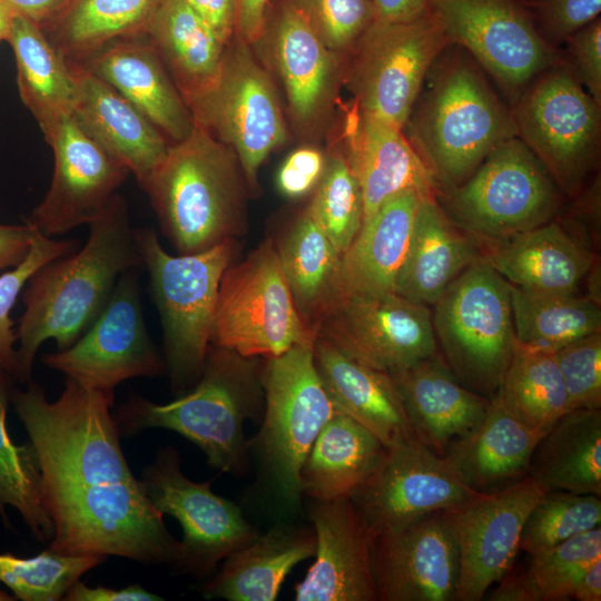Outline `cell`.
<instances>
[{
	"label": "cell",
	"mask_w": 601,
	"mask_h": 601,
	"mask_svg": "<svg viewBox=\"0 0 601 601\" xmlns=\"http://www.w3.org/2000/svg\"><path fill=\"white\" fill-rule=\"evenodd\" d=\"M114 393L66 377L48 401L33 382L14 387L11 403L33 446L53 523L49 548L70 555H116L174 565L179 541L150 503L120 446Z\"/></svg>",
	"instance_id": "obj_1"
},
{
	"label": "cell",
	"mask_w": 601,
	"mask_h": 601,
	"mask_svg": "<svg viewBox=\"0 0 601 601\" xmlns=\"http://www.w3.org/2000/svg\"><path fill=\"white\" fill-rule=\"evenodd\" d=\"M88 226L85 246L43 264L21 293L16 383L31 381L43 342L53 339L59 351L71 346L102 312L119 277L142 266L136 228L119 194Z\"/></svg>",
	"instance_id": "obj_2"
},
{
	"label": "cell",
	"mask_w": 601,
	"mask_h": 601,
	"mask_svg": "<svg viewBox=\"0 0 601 601\" xmlns=\"http://www.w3.org/2000/svg\"><path fill=\"white\" fill-rule=\"evenodd\" d=\"M263 398L255 357L210 345L191 391L166 404L134 394L118 407L114 418L120 437L147 428L171 430L198 446L214 469L240 474L249 452L244 423L260 418Z\"/></svg>",
	"instance_id": "obj_3"
},
{
	"label": "cell",
	"mask_w": 601,
	"mask_h": 601,
	"mask_svg": "<svg viewBox=\"0 0 601 601\" xmlns=\"http://www.w3.org/2000/svg\"><path fill=\"white\" fill-rule=\"evenodd\" d=\"M431 76L406 126L439 195L463 184L495 147L519 135L513 114L472 60L452 57Z\"/></svg>",
	"instance_id": "obj_4"
},
{
	"label": "cell",
	"mask_w": 601,
	"mask_h": 601,
	"mask_svg": "<svg viewBox=\"0 0 601 601\" xmlns=\"http://www.w3.org/2000/svg\"><path fill=\"white\" fill-rule=\"evenodd\" d=\"M240 166L235 152L195 125L142 187L178 254L234 239L242 227Z\"/></svg>",
	"instance_id": "obj_5"
},
{
	"label": "cell",
	"mask_w": 601,
	"mask_h": 601,
	"mask_svg": "<svg viewBox=\"0 0 601 601\" xmlns=\"http://www.w3.org/2000/svg\"><path fill=\"white\" fill-rule=\"evenodd\" d=\"M139 252L148 270L159 311L165 367L179 395L194 386L210 347L221 277L234 255V239L194 254L170 255L152 228H136Z\"/></svg>",
	"instance_id": "obj_6"
},
{
	"label": "cell",
	"mask_w": 601,
	"mask_h": 601,
	"mask_svg": "<svg viewBox=\"0 0 601 601\" xmlns=\"http://www.w3.org/2000/svg\"><path fill=\"white\" fill-rule=\"evenodd\" d=\"M314 342L268 358L262 373L263 421L248 441L268 494L287 514L300 506V469L322 427L336 412L315 367Z\"/></svg>",
	"instance_id": "obj_7"
},
{
	"label": "cell",
	"mask_w": 601,
	"mask_h": 601,
	"mask_svg": "<svg viewBox=\"0 0 601 601\" xmlns=\"http://www.w3.org/2000/svg\"><path fill=\"white\" fill-rule=\"evenodd\" d=\"M442 358L467 388L494 397L516 348L510 284L482 259L432 305Z\"/></svg>",
	"instance_id": "obj_8"
},
{
	"label": "cell",
	"mask_w": 601,
	"mask_h": 601,
	"mask_svg": "<svg viewBox=\"0 0 601 601\" xmlns=\"http://www.w3.org/2000/svg\"><path fill=\"white\" fill-rule=\"evenodd\" d=\"M436 200L453 223L482 244L546 224L560 206L555 183L520 137L495 147L463 184Z\"/></svg>",
	"instance_id": "obj_9"
},
{
	"label": "cell",
	"mask_w": 601,
	"mask_h": 601,
	"mask_svg": "<svg viewBox=\"0 0 601 601\" xmlns=\"http://www.w3.org/2000/svg\"><path fill=\"white\" fill-rule=\"evenodd\" d=\"M186 105L196 126L235 152L255 188L262 164L286 141L287 128L272 77L252 46L235 33L215 80Z\"/></svg>",
	"instance_id": "obj_10"
},
{
	"label": "cell",
	"mask_w": 601,
	"mask_h": 601,
	"mask_svg": "<svg viewBox=\"0 0 601 601\" xmlns=\"http://www.w3.org/2000/svg\"><path fill=\"white\" fill-rule=\"evenodd\" d=\"M283 273L277 249L266 240L220 280L210 345L244 357H276L314 341Z\"/></svg>",
	"instance_id": "obj_11"
},
{
	"label": "cell",
	"mask_w": 601,
	"mask_h": 601,
	"mask_svg": "<svg viewBox=\"0 0 601 601\" xmlns=\"http://www.w3.org/2000/svg\"><path fill=\"white\" fill-rule=\"evenodd\" d=\"M447 45L430 9L411 21L374 20L351 50L343 81L361 111L403 130L431 68Z\"/></svg>",
	"instance_id": "obj_12"
},
{
	"label": "cell",
	"mask_w": 601,
	"mask_h": 601,
	"mask_svg": "<svg viewBox=\"0 0 601 601\" xmlns=\"http://www.w3.org/2000/svg\"><path fill=\"white\" fill-rule=\"evenodd\" d=\"M518 135L556 186L574 194L595 160L600 106L566 68L551 67L518 96Z\"/></svg>",
	"instance_id": "obj_13"
},
{
	"label": "cell",
	"mask_w": 601,
	"mask_h": 601,
	"mask_svg": "<svg viewBox=\"0 0 601 601\" xmlns=\"http://www.w3.org/2000/svg\"><path fill=\"white\" fill-rule=\"evenodd\" d=\"M141 481L152 506L175 518L183 529L173 565L183 573L213 575L220 561L259 534L238 505L213 492V480L195 482L183 474L173 446L157 452Z\"/></svg>",
	"instance_id": "obj_14"
},
{
	"label": "cell",
	"mask_w": 601,
	"mask_h": 601,
	"mask_svg": "<svg viewBox=\"0 0 601 601\" xmlns=\"http://www.w3.org/2000/svg\"><path fill=\"white\" fill-rule=\"evenodd\" d=\"M477 493L410 430L386 446L375 471L349 499L375 536L453 509Z\"/></svg>",
	"instance_id": "obj_15"
},
{
	"label": "cell",
	"mask_w": 601,
	"mask_h": 601,
	"mask_svg": "<svg viewBox=\"0 0 601 601\" xmlns=\"http://www.w3.org/2000/svg\"><path fill=\"white\" fill-rule=\"evenodd\" d=\"M138 269L119 277L102 312L71 346L42 355L47 367L109 393L126 380L164 372L144 321Z\"/></svg>",
	"instance_id": "obj_16"
},
{
	"label": "cell",
	"mask_w": 601,
	"mask_h": 601,
	"mask_svg": "<svg viewBox=\"0 0 601 601\" xmlns=\"http://www.w3.org/2000/svg\"><path fill=\"white\" fill-rule=\"evenodd\" d=\"M449 43L466 49L503 89L518 96L555 56L516 0H430Z\"/></svg>",
	"instance_id": "obj_17"
},
{
	"label": "cell",
	"mask_w": 601,
	"mask_h": 601,
	"mask_svg": "<svg viewBox=\"0 0 601 601\" xmlns=\"http://www.w3.org/2000/svg\"><path fill=\"white\" fill-rule=\"evenodd\" d=\"M545 491L525 475L443 511L456 543L455 601H480L514 565L525 519Z\"/></svg>",
	"instance_id": "obj_18"
},
{
	"label": "cell",
	"mask_w": 601,
	"mask_h": 601,
	"mask_svg": "<svg viewBox=\"0 0 601 601\" xmlns=\"http://www.w3.org/2000/svg\"><path fill=\"white\" fill-rule=\"evenodd\" d=\"M317 335L390 374L437 354L428 305L396 293L343 298L318 324Z\"/></svg>",
	"instance_id": "obj_19"
},
{
	"label": "cell",
	"mask_w": 601,
	"mask_h": 601,
	"mask_svg": "<svg viewBox=\"0 0 601 601\" xmlns=\"http://www.w3.org/2000/svg\"><path fill=\"white\" fill-rule=\"evenodd\" d=\"M53 151L51 185L28 224L55 237L89 225L106 208L130 174L75 120L62 115L45 135Z\"/></svg>",
	"instance_id": "obj_20"
},
{
	"label": "cell",
	"mask_w": 601,
	"mask_h": 601,
	"mask_svg": "<svg viewBox=\"0 0 601 601\" xmlns=\"http://www.w3.org/2000/svg\"><path fill=\"white\" fill-rule=\"evenodd\" d=\"M252 46L279 79L295 128L306 135L318 131L343 82L344 56L322 42L293 0L280 4Z\"/></svg>",
	"instance_id": "obj_21"
},
{
	"label": "cell",
	"mask_w": 601,
	"mask_h": 601,
	"mask_svg": "<svg viewBox=\"0 0 601 601\" xmlns=\"http://www.w3.org/2000/svg\"><path fill=\"white\" fill-rule=\"evenodd\" d=\"M372 569L378 601H455L460 559L443 511L375 535Z\"/></svg>",
	"instance_id": "obj_22"
},
{
	"label": "cell",
	"mask_w": 601,
	"mask_h": 601,
	"mask_svg": "<svg viewBox=\"0 0 601 601\" xmlns=\"http://www.w3.org/2000/svg\"><path fill=\"white\" fill-rule=\"evenodd\" d=\"M315 561L295 585L296 601H378L372 569L374 535L349 497L313 501Z\"/></svg>",
	"instance_id": "obj_23"
},
{
	"label": "cell",
	"mask_w": 601,
	"mask_h": 601,
	"mask_svg": "<svg viewBox=\"0 0 601 601\" xmlns=\"http://www.w3.org/2000/svg\"><path fill=\"white\" fill-rule=\"evenodd\" d=\"M68 65L76 85L72 117L142 188L171 142L114 87L80 65Z\"/></svg>",
	"instance_id": "obj_24"
},
{
	"label": "cell",
	"mask_w": 601,
	"mask_h": 601,
	"mask_svg": "<svg viewBox=\"0 0 601 601\" xmlns=\"http://www.w3.org/2000/svg\"><path fill=\"white\" fill-rule=\"evenodd\" d=\"M345 157L363 198V221L391 198L415 191L436 197L426 165L403 130L361 111L356 106L345 125Z\"/></svg>",
	"instance_id": "obj_25"
},
{
	"label": "cell",
	"mask_w": 601,
	"mask_h": 601,
	"mask_svg": "<svg viewBox=\"0 0 601 601\" xmlns=\"http://www.w3.org/2000/svg\"><path fill=\"white\" fill-rule=\"evenodd\" d=\"M132 104L171 144L186 139L191 114L156 50L145 36L109 42L81 61Z\"/></svg>",
	"instance_id": "obj_26"
},
{
	"label": "cell",
	"mask_w": 601,
	"mask_h": 601,
	"mask_svg": "<svg viewBox=\"0 0 601 601\" xmlns=\"http://www.w3.org/2000/svg\"><path fill=\"white\" fill-rule=\"evenodd\" d=\"M391 376L414 433L441 456L477 426L491 402L465 387L439 353Z\"/></svg>",
	"instance_id": "obj_27"
},
{
	"label": "cell",
	"mask_w": 601,
	"mask_h": 601,
	"mask_svg": "<svg viewBox=\"0 0 601 601\" xmlns=\"http://www.w3.org/2000/svg\"><path fill=\"white\" fill-rule=\"evenodd\" d=\"M482 245L484 263L511 285L534 293L577 294L595 259L583 243L552 220Z\"/></svg>",
	"instance_id": "obj_28"
},
{
	"label": "cell",
	"mask_w": 601,
	"mask_h": 601,
	"mask_svg": "<svg viewBox=\"0 0 601 601\" xmlns=\"http://www.w3.org/2000/svg\"><path fill=\"white\" fill-rule=\"evenodd\" d=\"M482 255V243L453 223L436 197H423L394 293L433 305Z\"/></svg>",
	"instance_id": "obj_29"
},
{
	"label": "cell",
	"mask_w": 601,
	"mask_h": 601,
	"mask_svg": "<svg viewBox=\"0 0 601 601\" xmlns=\"http://www.w3.org/2000/svg\"><path fill=\"white\" fill-rule=\"evenodd\" d=\"M314 363L335 410L368 428L385 446L413 430L390 373L358 362L318 335Z\"/></svg>",
	"instance_id": "obj_30"
},
{
	"label": "cell",
	"mask_w": 601,
	"mask_h": 601,
	"mask_svg": "<svg viewBox=\"0 0 601 601\" xmlns=\"http://www.w3.org/2000/svg\"><path fill=\"white\" fill-rule=\"evenodd\" d=\"M313 526L278 523L229 554L204 585L208 599L276 600L283 582L299 562L314 556Z\"/></svg>",
	"instance_id": "obj_31"
},
{
	"label": "cell",
	"mask_w": 601,
	"mask_h": 601,
	"mask_svg": "<svg viewBox=\"0 0 601 601\" xmlns=\"http://www.w3.org/2000/svg\"><path fill=\"white\" fill-rule=\"evenodd\" d=\"M421 198L423 196L415 191L400 194L362 224L342 255V299L394 293Z\"/></svg>",
	"instance_id": "obj_32"
},
{
	"label": "cell",
	"mask_w": 601,
	"mask_h": 601,
	"mask_svg": "<svg viewBox=\"0 0 601 601\" xmlns=\"http://www.w3.org/2000/svg\"><path fill=\"white\" fill-rule=\"evenodd\" d=\"M544 434L514 417L496 394L477 426L453 441L443 457L467 486L484 492L525 476Z\"/></svg>",
	"instance_id": "obj_33"
},
{
	"label": "cell",
	"mask_w": 601,
	"mask_h": 601,
	"mask_svg": "<svg viewBox=\"0 0 601 601\" xmlns=\"http://www.w3.org/2000/svg\"><path fill=\"white\" fill-rule=\"evenodd\" d=\"M385 451L374 433L336 411L322 427L300 469L303 494L324 502L351 497L375 471Z\"/></svg>",
	"instance_id": "obj_34"
},
{
	"label": "cell",
	"mask_w": 601,
	"mask_h": 601,
	"mask_svg": "<svg viewBox=\"0 0 601 601\" xmlns=\"http://www.w3.org/2000/svg\"><path fill=\"white\" fill-rule=\"evenodd\" d=\"M526 475L544 491L601 496V410L560 417L538 443Z\"/></svg>",
	"instance_id": "obj_35"
},
{
	"label": "cell",
	"mask_w": 601,
	"mask_h": 601,
	"mask_svg": "<svg viewBox=\"0 0 601 601\" xmlns=\"http://www.w3.org/2000/svg\"><path fill=\"white\" fill-rule=\"evenodd\" d=\"M145 36L185 102L217 77L226 45L185 0H162Z\"/></svg>",
	"instance_id": "obj_36"
},
{
	"label": "cell",
	"mask_w": 601,
	"mask_h": 601,
	"mask_svg": "<svg viewBox=\"0 0 601 601\" xmlns=\"http://www.w3.org/2000/svg\"><path fill=\"white\" fill-rule=\"evenodd\" d=\"M276 249L295 305L305 324L317 332L322 319L342 300V256L307 210Z\"/></svg>",
	"instance_id": "obj_37"
},
{
	"label": "cell",
	"mask_w": 601,
	"mask_h": 601,
	"mask_svg": "<svg viewBox=\"0 0 601 601\" xmlns=\"http://www.w3.org/2000/svg\"><path fill=\"white\" fill-rule=\"evenodd\" d=\"M8 42L16 57L20 98L45 136L62 115L72 111L71 68L40 26L23 16H14Z\"/></svg>",
	"instance_id": "obj_38"
},
{
	"label": "cell",
	"mask_w": 601,
	"mask_h": 601,
	"mask_svg": "<svg viewBox=\"0 0 601 601\" xmlns=\"http://www.w3.org/2000/svg\"><path fill=\"white\" fill-rule=\"evenodd\" d=\"M162 0H72L40 27L67 62L115 40L142 37Z\"/></svg>",
	"instance_id": "obj_39"
},
{
	"label": "cell",
	"mask_w": 601,
	"mask_h": 601,
	"mask_svg": "<svg viewBox=\"0 0 601 601\" xmlns=\"http://www.w3.org/2000/svg\"><path fill=\"white\" fill-rule=\"evenodd\" d=\"M510 295L518 347L555 352L601 332L600 305L587 296L534 293L511 284Z\"/></svg>",
	"instance_id": "obj_40"
},
{
	"label": "cell",
	"mask_w": 601,
	"mask_h": 601,
	"mask_svg": "<svg viewBox=\"0 0 601 601\" xmlns=\"http://www.w3.org/2000/svg\"><path fill=\"white\" fill-rule=\"evenodd\" d=\"M14 383L13 377L0 368V516L9 526L6 510L16 509L37 541L50 542L53 523L45 504L35 449L30 443L14 444L7 427Z\"/></svg>",
	"instance_id": "obj_41"
},
{
	"label": "cell",
	"mask_w": 601,
	"mask_h": 601,
	"mask_svg": "<svg viewBox=\"0 0 601 601\" xmlns=\"http://www.w3.org/2000/svg\"><path fill=\"white\" fill-rule=\"evenodd\" d=\"M497 396L514 417L538 432L546 433L569 412L554 352L516 346Z\"/></svg>",
	"instance_id": "obj_42"
},
{
	"label": "cell",
	"mask_w": 601,
	"mask_h": 601,
	"mask_svg": "<svg viewBox=\"0 0 601 601\" xmlns=\"http://www.w3.org/2000/svg\"><path fill=\"white\" fill-rule=\"evenodd\" d=\"M105 555H70L52 549L31 558L0 553V582L22 601H59Z\"/></svg>",
	"instance_id": "obj_43"
},
{
	"label": "cell",
	"mask_w": 601,
	"mask_h": 601,
	"mask_svg": "<svg viewBox=\"0 0 601 601\" xmlns=\"http://www.w3.org/2000/svg\"><path fill=\"white\" fill-rule=\"evenodd\" d=\"M306 210L342 256L361 229L363 198L345 154L338 148L326 157L323 175Z\"/></svg>",
	"instance_id": "obj_44"
},
{
	"label": "cell",
	"mask_w": 601,
	"mask_h": 601,
	"mask_svg": "<svg viewBox=\"0 0 601 601\" xmlns=\"http://www.w3.org/2000/svg\"><path fill=\"white\" fill-rule=\"evenodd\" d=\"M600 496L545 491L525 519L519 548L534 554L600 526Z\"/></svg>",
	"instance_id": "obj_45"
},
{
	"label": "cell",
	"mask_w": 601,
	"mask_h": 601,
	"mask_svg": "<svg viewBox=\"0 0 601 601\" xmlns=\"http://www.w3.org/2000/svg\"><path fill=\"white\" fill-rule=\"evenodd\" d=\"M530 555L531 560L522 572L533 601L570 600L583 569L601 559V528L597 526Z\"/></svg>",
	"instance_id": "obj_46"
},
{
	"label": "cell",
	"mask_w": 601,
	"mask_h": 601,
	"mask_svg": "<svg viewBox=\"0 0 601 601\" xmlns=\"http://www.w3.org/2000/svg\"><path fill=\"white\" fill-rule=\"evenodd\" d=\"M77 245L76 240H58L38 231L26 259L0 275V368L9 373L13 380L17 366V335L10 312L29 277L43 264L72 252Z\"/></svg>",
	"instance_id": "obj_47"
},
{
	"label": "cell",
	"mask_w": 601,
	"mask_h": 601,
	"mask_svg": "<svg viewBox=\"0 0 601 601\" xmlns=\"http://www.w3.org/2000/svg\"><path fill=\"white\" fill-rule=\"evenodd\" d=\"M331 50L345 55L374 21L372 0H293Z\"/></svg>",
	"instance_id": "obj_48"
},
{
	"label": "cell",
	"mask_w": 601,
	"mask_h": 601,
	"mask_svg": "<svg viewBox=\"0 0 601 601\" xmlns=\"http://www.w3.org/2000/svg\"><path fill=\"white\" fill-rule=\"evenodd\" d=\"M568 396L569 411L601 408V332L554 352Z\"/></svg>",
	"instance_id": "obj_49"
},
{
	"label": "cell",
	"mask_w": 601,
	"mask_h": 601,
	"mask_svg": "<svg viewBox=\"0 0 601 601\" xmlns=\"http://www.w3.org/2000/svg\"><path fill=\"white\" fill-rule=\"evenodd\" d=\"M601 0H541V23L551 40L568 39L575 31L595 20Z\"/></svg>",
	"instance_id": "obj_50"
},
{
	"label": "cell",
	"mask_w": 601,
	"mask_h": 601,
	"mask_svg": "<svg viewBox=\"0 0 601 601\" xmlns=\"http://www.w3.org/2000/svg\"><path fill=\"white\" fill-rule=\"evenodd\" d=\"M577 78L601 105V20L597 18L569 38Z\"/></svg>",
	"instance_id": "obj_51"
},
{
	"label": "cell",
	"mask_w": 601,
	"mask_h": 601,
	"mask_svg": "<svg viewBox=\"0 0 601 601\" xmlns=\"http://www.w3.org/2000/svg\"><path fill=\"white\" fill-rule=\"evenodd\" d=\"M326 164L314 147H300L288 155L277 174V187L288 198L305 196L317 186Z\"/></svg>",
	"instance_id": "obj_52"
},
{
	"label": "cell",
	"mask_w": 601,
	"mask_h": 601,
	"mask_svg": "<svg viewBox=\"0 0 601 601\" xmlns=\"http://www.w3.org/2000/svg\"><path fill=\"white\" fill-rule=\"evenodd\" d=\"M224 45L236 33L238 0H185Z\"/></svg>",
	"instance_id": "obj_53"
},
{
	"label": "cell",
	"mask_w": 601,
	"mask_h": 601,
	"mask_svg": "<svg viewBox=\"0 0 601 601\" xmlns=\"http://www.w3.org/2000/svg\"><path fill=\"white\" fill-rule=\"evenodd\" d=\"M38 230L24 224H0V273L14 268L28 256Z\"/></svg>",
	"instance_id": "obj_54"
},
{
	"label": "cell",
	"mask_w": 601,
	"mask_h": 601,
	"mask_svg": "<svg viewBox=\"0 0 601 601\" xmlns=\"http://www.w3.org/2000/svg\"><path fill=\"white\" fill-rule=\"evenodd\" d=\"M67 601H160L162 597L155 594L139 584L125 588L90 587L80 580L66 593Z\"/></svg>",
	"instance_id": "obj_55"
},
{
	"label": "cell",
	"mask_w": 601,
	"mask_h": 601,
	"mask_svg": "<svg viewBox=\"0 0 601 601\" xmlns=\"http://www.w3.org/2000/svg\"><path fill=\"white\" fill-rule=\"evenodd\" d=\"M269 0H238L236 35L254 45L263 33Z\"/></svg>",
	"instance_id": "obj_56"
},
{
	"label": "cell",
	"mask_w": 601,
	"mask_h": 601,
	"mask_svg": "<svg viewBox=\"0 0 601 601\" xmlns=\"http://www.w3.org/2000/svg\"><path fill=\"white\" fill-rule=\"evenodd\" d=\"M374 20L380 22H405L423 16L430 9V0H372Z\"/></svg>",
	"instance_id": "obj_57"
},
{
	"label": "cell",
	"mask_w": 601,
	"mask_h": 601,
	"mask_svg": "<svg viewBox=\"0 0 601 601\" xmlns=\"http://www.w3.org/2000/svg\"><path fill=\"white\" fill-rule=\"evenodd\" d=\"M16 14L23 16L40 27L58 16L72 0H2Z\"/></svg>",
	"instance_id": "obj_58"
},
{
	"label": "cell",
	"mask_w": 601,
	"mask_h": 601,
	"mask_svg": "<svg viewBox=\"0 0 601 601\" xmlns=\"http://www.w3.org/2000/svg\"><path fill=\"white\" fill-rule=\"evenodd\" d=\"M571 599L579 601L601 600V559L583 569L573 585Z\"/></svg>",
	"instance_id": "obj_59"
},
{
	"label": "cell",
	"mask_w": 601,
	"mask_h": 601,
	"mask_svg": "<svg viewBox=\"0 0 601 601\" xmlns=\"http://www.w3.org/2000/svg\"><path fill=\"white\" fill-rule=\"evenodd\" d=\"M600 264H597V259H594L585 279H587V287H588V295L587 297L594 302L595 304L600 305L601 299V293H600Z\"/></svg>",
	"instance_id": "obj_60"
},
{
	"label": "cell",
	"mask_w": 601,
	"mask_h": 601,
	"mask_svg": "<svg viewBox=\"0 0 601 601\" xmlns=\"http://www.w3.org/2000/svg\"><path fill=\"white\" fill-rule=\"evenodd\" d=\"M14 16V11L0 0V41H8Z\"/></svg>",
	"instance_id": "obj_61"
},
{
	"label": "cell",
	"mask_w": 601,
	"mask_h": 601,
	"mask_svg": "<svg viewBox=\"0 0 601 601\" xmlns=\"http://www.w3.org/2000/svg\"><path fill=\"white\" fill-rule=\"evenodd\" d=\"M17 600L13 594L0 589V601H13Z\"/></svg>",
	"instance_id": "obj_62"
}]
</instances>
